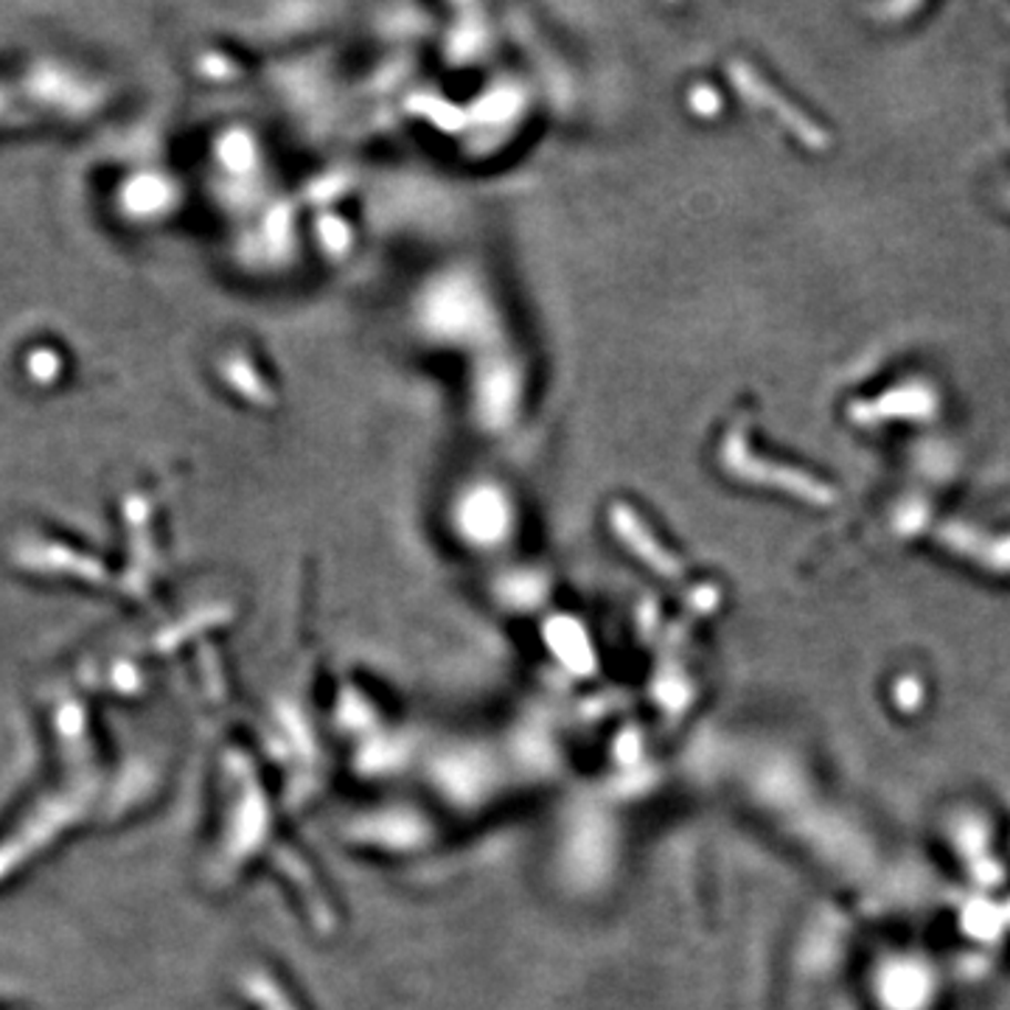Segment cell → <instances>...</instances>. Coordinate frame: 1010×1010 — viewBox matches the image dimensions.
I'll use <instances>...</instances> for the list:
<instances>
[{"instance_id":"6da1fadb","label":"cell","mask_w":1010,"mask_h":1010,"mask_svg":"<svg viewBox=\"0 0 1010 1010\" xmlns=\"http://www.w3.org/2000/svg\"><path fill=\"white\" fill-rule=\"evenodd\" d=\"M612 517H615V528H618V534L623 536L626 545L635 547V550H638V554L643 556V559L649 561V565L660 567V570H668V573L677 570V565H671V559H668V556L662 554L660 547H657L655 542H651L649 536H646L643 525L638 523V514L629 512V508H623V505H615Z\"/></svg>"}]
</instances>
